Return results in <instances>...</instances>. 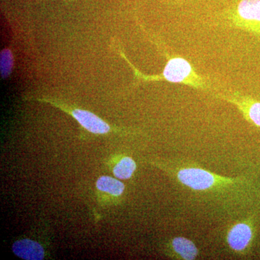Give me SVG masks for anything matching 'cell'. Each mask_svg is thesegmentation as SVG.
Here are the masks:
<instances>
[{
  "label": "cell",
  "instance_id": "obj_6",
  "mask_svg": "<svg viewBox=\"0 0 260 260\" xmlns=\"http://www.w3.org/2000/svg\"><path fill=\"white\" fill-rule=\"evenodd\" d=\"M171 249L178 259L194 260L199 255V250L194 242L187 238H174L170 243Z\"/></svg>",
  "mask_w": 260,
  "mask_h": 260
},
{
  "label": "cell",
  "instance_id": "obj_1",
  "mask_svg": "<svg viewBox=\"0 0 260 260\" xmlns=\"http://www.w3.org/2000/svg\"><path fill=\"white\" fill-rule=\"evenodd\" d=\"M176 177L182 185L194 191L218 190L237 184V179L222 177L198 167L179 168Z\"/></svg>",
  "mask_w": 260,
  "mask_h": 260
},
{
  "label": "cell",
  "instance_id": "obj_8",
  "mask_svg": "<svg viewBox=\"0 0 260 260\" xmlns=\"http://www.w3.org/2000/svg\"><path fill=\"white\" fill-rule=\"evenodd\" d=\"M238 13L246 21L260 23V0H242L238 7Z\"/></svg>",
  "mask_w": 260,
  "mask_h": 260
},
{
  "label": "cell",
  "instance_id": "obj_9",
  "mask_svg": "<svg viewBox=\"0 0 260 260\" xmlns=\"http://www.w3.org/2000/svg\"><path fill=\"white\" fill-rule=\"evenodd\" d=\"M96 187L99 190L109 193L114 196H120L125 189V186L120 181L107 176H104L98 179Z\"/></svg>",
  "mask_w": 260,
  "mask_h": 260
},
{
  "label": "cell",
  "instance_id": "obj_11",
  "mask_svg": "<svg viewBox=\"0 0 260 260\" xmlns=\"http://www.w3.org/2000/svg\"><path fill=\"white\" fill-rule=\"evenodd\" d=\"M14 59L13 54L9 49H5L0 54V68H1L2 77L8 78L13 70Z\"/></svg>",
  "mask_w": 260,
  "mask_h": 260
},
{
  "label": "cell",
  "instance_id": "obj_10",
  "mask_svg": "<svg viewBox=\"0 0 260 260\" xmlns=\"http://www.w3.org/2000/svg\"><path fill=\"white\" fill-rule=\"evenodd\" d=\"M137 169L136 162L130 157H124L113 169L114 176L119 179H128L133 177Z\"/></svg>",
  "mask_w": 260,
  "mask_h": 260
},
{
  "label": "cell",
  "instance_id": "obj_7",
  "mask_svg": "<svg viewBox=\"0 0 260 260\" xmlns=\"http://www.w3.org/2000/svg\"><path fill=\"white\" fill-rule=\"evenodd\" d=\"M240 109L246 119L256 126H260V102L251 99H232Z\"/></svg>",
  "mask_w": 260,
  "mask_h": 260
},
{
  "label": "cell",
  "instance_id": "obj_3",
  "mask_svg": "<svg viewBox=\"0 0 260 260\" xmlns=\"http://www.w3.org/2000/svg\"><path fill=\"white\" fill-rule=\"evenodd\" d=\"M253 234L250 224L246 222L234 224L227 233L228 245L236 253L244 252L250 246Z\"/></svg>",
  "mask_w": 260,
  "mask_h": 260
},
{
  "label": "cell",
  "instance_id": "obj_4",
  "mask_svg": "<svg viewBox=\"0 0 260 260\" xmlns=\"http://www.w3.org/2000/svg\"><path fill=\"white\" fill-rule=\"evenodd\" d=\"M71 114L82 126L90 133L106 134L110 131V126L93 113L78 109L72 111Z\"/></svg>",
  "mask_w": 260,
  "mask_h": 260
},
{
  "label": "cell",
  "instance_id": "obj_2",
  "mask_svg": "<svg viewBox=\"0 0 260 260\" xmlns=\"http://www.w3.org/2000/svg\"><path fill=\"white\" fill-rule=\"evenodd\" d=\"M193 72L189 61L181 57H174L168 61L160 79L174 83H186L192 86H201L200 80Z\"/></svg>",
  "mask_w": 260,
  "mask_h": 260
},
{
  "label": "cell",
  "instance_id": "obj_5",
  "mask_svg": "<svg viewBox=\"0 0 260 260\" xmlns=\"http://www.w3.org/2000/svg\"><path fill=\"white\" fill-rule=\"evenodd\" d=\"M15 255L26 260H42L44 258V250L42 245L30 239H22L13 244Z\"/></svg>",
  "mask_w": 260,
  "mask_h": 260
}]
</instances>
